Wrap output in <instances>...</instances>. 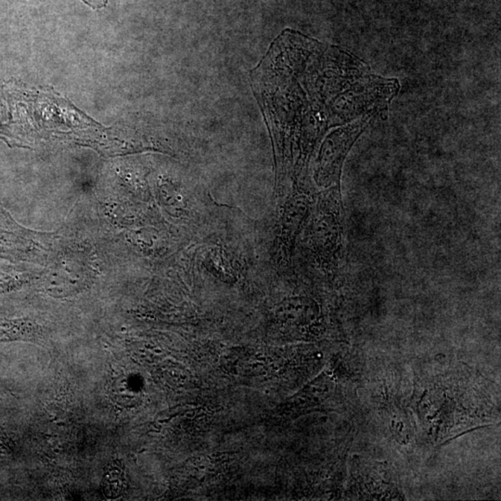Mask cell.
Returning a JSON list of instances; mask_svg holds the SVG:
<instances>
[{
	"mask_svg": "<svg viewBox=\"0 0 501 501\" xmlns=\"http://www.w3.org/2000/svg\"><path fill=\"white\" fill-rule=\"evenodd\" d=\"M311 255L323 269L334 272L343 258V201L340 185L323 192L308 232Z\"/></svg>",
	"mask_w": 501,
	"mask_h": 501,
	"instance_id": "obj_1",
	"label": "cell"
},
{
	"mask_svg": "<svg viewBox=\"0 0 501 501\" xmlns=\"http://www.w3.org/2000/svg\"><path fill=\"white\" fill-rule=\"evenodd\" d=\"M319 313V305L314 300L296 297L279 305L277 316L281 322L294 327H305L316 322Z\"/></svg>",
	"mask_w": 501,
	"mask_h": 501,
	"instance_id": "obj_3",
	"label": "cell"
},
{
	"mask_svg": "<svg viewBox=\"0 0 501 501\" xmlns=\"http://www.w3.org/2000/svg\"><path fill=\"white\" fill-rule=\"evenodd\" d=\"M366 124L364 119L360 123L336 131L326 139L317 163V184L322 187L340 185L343 161Z\"/></svg>",
	"mask_w": 501,
	"mask_h": 501,
	"instance_id": "obj_2",
	"label": "cell"
},
{
	"mask_svg": "<svg viewBox=\"0 0 501 501\" xmlns=\"http://www.w3.org/2000/svg\"><path fill=\"white\" fill-rule=\"evenodd\" d=\"M110 395L116 403L124 407H132L139 400V392L132 386L129 379L123 376L113 381Z\"/></svg>",
	"mask_w": 501,
	"mask_h": 501,
	"instance_id": "obj_5",
	"label": "cell"
},
{
	"mask_svg": "<svg viewBox=\"0 0 501 501\" xmlns=\"http://www.w3.org/2000/svg\"><path fill=\"white\" fill-rule=\"evenodd\" d=\"M101 486L105 496L109 499H118L123 496L127 488V477L124 468L118 464L108 468Z\"/></svg>",
	"mask_w": 501,
	"mask_h": 501,
	"instance_id": "obj_4",
	"label": "cell"
}]
</instances>
